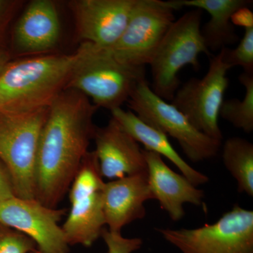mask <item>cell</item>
<instances>
[{
    "instance_id": "15",
    "label": "cell",
    "mask_w": 253,
    "mask_h": 253,
    "mask_svg": "<svg viewBox=\"0 0 253 253\" xmlns=\"http://www.w3.org/2000/svg\"><path fill=\"white\" fill-rule=\"evenodd\" d=\"M152 199L147 172L105 183L103 206L108 230L121 233L124 226L144 218V204Z\"/></svg>"
},
{
    "instance_id": "26",
    "label": "cell",
    "mask_w": 253,
    "mask_h": 253,
    "mask_svg": "<svg viewBox=\"0 0 253 253\" xmlns=\"http://www.w3.org/2000/svg\"><path fill=\"white\" fill-rule=\"evenodd\" d=\"M10 61L9 55L6 51L0 50V73L1 72L6 65Z\"/></svg>"
},
{
    "instance_id": "9",
    "label": "cell",
    "mask_w": 253,
    "mask_h": 253,
    "mask_svg": "<svg viewBox=\"0 0 253 253\" xmlns=\"http://www.w3.org/2000/svg\"><path fill=\"white\" fill-rule=\"evenodd\" d=\"M175 10L172 0H136L122 36L107 49L123 64L146 67L175 21Z\"/></svg>"
},
{
    "instance_id": "4",
    "label": "cell",
    "mask_w": 253,
    "mask_h": 253,
    "mask_svg": "<svg viewBox=\"0 0 253 253\" xmlns=\"http://www.w3.org/2000/svg\"><path fill=\"white\" fill-rule=\"evenodd\" d=\"M202 14V10L193 9L175 20L149 63L151 88L165 101H172L180 86L179 71L186 66L197 71L199 55H211L201 34Z\"/></svg>"
},
{
    "instance_id": "10",
    "label": "cell",
    "mask_w": 253,
    "mask_h": 253,
    "mask_svg": "<svg viewBox=\"0 0 253 253\" xmlns=\"http://www.w3.org/2000/svg\"><path fill=\"white\" fill-rule=\"evenodd\" d=\"M230 69L223 61L220 50L210 60L209 68L204 77L191 78L181 84L171 103L196 129L219 141L223 139L219 113L229 87L227 73Z\"/></svg>"
},
{
    "instance_id": "8",
    "label": "cell",
    "mask_w": 253,
    "mask_h": 253,
    "mask_svg": "<svg viewBox=\"0 0 253 253\" xmlns=\"http://www.w3.org/2000/svg\"><path fill=\"white\" fill-rule=\"evenodd\" d=\"M181 253H253V211L235 206L196 229H157Z\"/></svg>"
},
{
    "instance_id": "12",
    "label": "cell",
    "mask_w": 253,
    "mask_h": 253,
    "mask_svg": "<svg viewBox=\"0 0 253 253\" xmlns=\"http://www.w3.org/2000/svg\"><path fill=\"white\" fill-rule=\"evenodd\" d=\"M136 0H73L69 2L80 38L111 48L122 36Z\"/></svg>"
},
{
    "instance_id": "17",
    "label": "cell",
    "mask_w": 253,
    "mask_h": 253,
    "mask_svg": "<svg viewBox=\"0 0 253 253\" xmlns=\"http://www.w3.org/2000/svg\"><path fill=\"white\" fill-rule=\"evenodd\" d=\"M111 113L112 118L134 140L144 145V150L167 158L194 186L205 184L209 181L208 176L195 169L181 157L169 142L168 136L162 131L146 124L130 110L126 111L121 107L117 108Z\"/></svg>"
},
{
    "instance_id": "1",
    "label": "cell",
    "mask_w": 253,
    "mask_h": 253,
    "mask_svg": "<svg viewBox=\"0 0 253 253\" xmlns=\"http://www.w3.org/2000/svg\"><path fill=\"white\" fill-rule=\"evenodd\" d=\"M97 109L85 95L71 89L50 106L34 174L35 199L46 207L57 208L68 194L94 139Z\"/></svg>"
},
{
    "instance_id": "23",
    "label": "cell",
    "mask_w": 253,
    "mask_h": 253,
    "mask_svg": "<svg viewBox=\"0 0 253 253\" xmlns=\"http://www.w3.org/2000/svg\"><path fill=\"white\" fill-rule=\"evenodd\" d=\"M101 237L108 248V253H132L141 249L143 241L139 238H125L121 233L104 229Z\"/></svg>"
},
{
    "instance_id": "11",
    "label": "cell",
    "mask_w": 253,
    "mask_h": 253,
    "mask_svg": "<svg viewBox=\"0 0 253 253\" xmlns=\"http://www.w3.org/2000/svg\"><path fill=\"white\" fill-rule=\"evenodd\" d=\"M66 210L46 207L36 199L14 197L0 202V224L31 238L43 253H68L69 245L59 222Z\"/></svg>"
},
{
    "instance_id": "27",
    "label": "cell",
    "mask_w": 253,
    "mask_h": 253,
    "mask_svg": "<svg viewBox=\"0 0 253 253\" xmlns=\"http://www.w3.org/2000/svg\"><path fill=\"white\" fill-rule=\"evenodd\" d=\"M7 1L0 0V17H1V15L4 13V10L6 9V6H7Z\"/></svg>"
},
{
    "instance_id": "25",
    "label": "cell",
    "mask_w": 253,
    "mask_h": 253,
    "mask_svg": "<svg viewBox=\"0 0 253 253\" xmlns=\"http://www.w3.org/2000/svg\"><path fill=\"white\" fill-rule=\"evenodd\" d=\"M231 23L234 26H240L245 29L253 28V11L249 6L240 8L231 15Z\"/></svg>"
},
{
    "instance_id": "14",
    "label": "cell",
    "mask_w": 253,
    "mask_h": 253,
    "mask_svg": "<svg viewBox=\"0 0 253 253\" xmlns=\"http://www.w3.org/2000/svg\"><path fill=\"white\" fill-rule=\"evenodd\" d=\"M147 166L148 182L153 199L159 203L163 211L173 221H179L185 215L184 205L203 204L204 193L191 181L168 167L161 156L144 150Z\"/></svg>"
},
{
    "instance_id": "3",
    "label": "cell",
    "mask_w": 253,
    "mask_h": 253,
    "mask_svg": "<svg viewBox=\"0 0 253 253\" xmlns=\"http://www.w3.org/2000/svg\"><path fill=\"white\" fill-rule=\"evenodd\" d=\"M75 54L76 61L66 89H74L91 98L98 109L111 111L121 108L136 84L146 80L145 67L123 64L107 48L84 42Z\"/></svg>"
},
{
    "instance_id": "6",
    "label": "cell",
    "mask_w": 253,
    "mask_h": 253,
    "mask_svg": "<svg viewBox=\"0 0 253 253\" xmlns=\"http://www.w3.org/2000/svg\"><path fill=\"white\" fill-rule=\"evenodd\" d=\"M126 102L141 121L175 139L192 162L211 159L219 152L221 141L196 129L174 105L155 94L146 80L136 84Z\"/></svg>"
},
{
    "instance_id": "20",
    "label": "cell",
    "mask_w": 253,
    "mask_h": 253,
    "mask_svg": "<svg viewBox=\"0 0 253 253\" xmlns=\"http://www.w3.org/2000/svg\"><path fill=\"white\" fill-rule=\"evenodd\" d=\"M239 81L245 88L244 98L224 101L219 116L237 129L250 134L253 130V74L241 73Z\"/></svg>"
},
{
    "instance_id": "19",
    "label": "cell",
    "mask_w": 253,
    "mask_h": 253,
    "mask_svg": "<svg viewBox=\"0 0 253 253\" xmlns=\"http://www.w3.org/2000/svg\"><path fill=\"white\" fill-rule=\"evenodd\" d=\"M226 169L237 182L239 192L253 196V144L241 137L226 139L222 147Z\"/></svg>"
},
{
    "instance_id": "22",
    "label": "cell",
    "mask_w": 253,
    "mask_h": 253,
    "mask_svg": "<svg viewBox=\"0 0 253 253\" xmlns=\"http://www.w3.org/2000/svg\"><path fill=\"white\" fill-rule=\"evenodd\" d=\"M36 247L31 238L0 224V253H31Z\"/></svg>"
},
{
    "instance_id": "2",
    "label": "cell",
    "mask_w": 253,
    "mask_h": 253,
    "mask_svg": "<svg viewBox=\"0 0 253 253\" xmlns=\"http://www.w3.org/2000/svg\"><path fill=\"white\" fill-rule=\"evenodd\" d=\"M76 54H42L9 61L0 73V109L49 108L67 88Z\"/></svg>"
},
{
    "instance_id": "16",
    "label": "cell",
    "mask_w": 253,
    "mask_h": 253,
    "mask_svg": "<svg viewBox=\"0 0 253 253\" xmlns=\"http://www.w3.org/2000/svg\"><path fill=\"white\" fill-rule=\"evenodd\" d=\"M61 33L59 13L54 1L33 0L14 30V44L24 53H44L57 44Z\"/></svg>"
},
{
    "instance_id": "18",
    "label": "cell",
    "mask_w": 253,
    "mask_h": 253,
    "mask_svg": "<svg viewBox=\"0 0 253 253\" xmlns=\"http://www.w3.org/2000/svg\"><path fill=\"white\" fill-rule=\"evenodd\" d=\"M176 10L182 7L205 10L210 19L203 27L201 34L210 51H220L239 41V36L231 23V16L240 8L249 6L250 0H172Z\"/></svg>"
},
{
    "instance_id": "21",
    "label": "cell",
    "mask_w": 253,
    "mask_h": 253,
    "mask_svg": "<svg viewBox=\"0 0 253 253\" xmlns=\"http://www.w3.org/2000/svg\"><path fill=\"white\" fill-rule=\"evenodd\" d=\"M222 60L231 68L241 66L244 73L253 74V28L245 29L244 36L235 49H221Z\"/></svg>"
},
{
    "instance_id": "7",
    "label": "cell",
    "mask_w": 253,
    "mask_h": 253,
    "mask_svg": "<svg viewBox=\"0 0 253 253\" xmlns=\"http://www.w3.org/2000/svg\"><path fill=\"white\" fill-rule=\"evenodd\" d=\"M104 186L96 154L89 151L68 192L71 209L61 228L69 246L91 247L101 237L106 225Z\"/></svg>"
},
{
    "instance_id": "5",
    "label": "cell",
    "mask_w": 253,
    "mask_h": 253,
    "mask_svg": "<svg viewBox=\"0 0 253 253\" xmlns=\"http://www.w3.org/2000/svg\"><path fill=\"white\" fill-rule=\"evenodd\" d=\"M49 109H0V161L9 169L16 197L35 199L37 151Z\"/></svg>"
},
{
    "instance_id": "24",
    "label": "cell",
    "mask_w": 253,
    "mask_h": 253,
    "mask_svg": "<svg viewBox=\"0 0 253 253\" xmlns=\"http://www.w3.org/2000/svg\"><path fill=\"white\" fill-rule=\"evenodd\" d=\"M12 177L8 168L0 161V202L14 197Z\"/></svg>"
},
{
    "instance_id": "13",
    "label": "cell",
    "mask_w": 253,
    "mask_h": 253,
    "mask_svg": "<svg viewBox=\"0 0 253 253\" xmlns=\"http://www.w3.org/2000/svg\"><path fill=\"white\" fill-rule=\"evenodd\" d=\"M93 139L103 178L112 181L147 172L144 150L113 118L96 126Z\"/></svg>"
},
{
    "instance_id": "28",
    "label": "cell",
    "mask_w": 253,
    "mask_h": 253,
    "mask_svg": "<svg viewBox=\"0 0 253 253\" xmlns=\"http://www.w3.org/2000/svg\"><path fill=\"white\" fill-rule=\"evenodd\" d=\"M31 253H43L41 252V251H38V250L36 249H35L34 251H32V252Z\"/></svg>"
}]
</instances>
